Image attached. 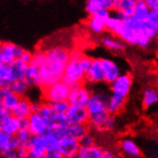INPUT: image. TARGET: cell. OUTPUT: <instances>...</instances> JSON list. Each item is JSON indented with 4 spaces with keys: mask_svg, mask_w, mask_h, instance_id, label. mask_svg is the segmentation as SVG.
<instances>
[{
    "mask_svg": "<svg viewBox=\"0 0 158 158\" xmlns=\"http://www.w3.org/2000/svg\"><path fill=\"white\" fill-rule=\"evenodd\" d=\"M70 55L71 52L64 46H54L44 51V58L40 66L41 89L62 80Z\"/></svg>",
    "mask_w": 158,
    "mask_h": 158,
    "instance_id": "1",
    "label": "cell"
},
{
    "mask_svg": "<svg viewBox=\"0 0 158 158\" xmlns=\"http://www.w3.org/2000/svg\"><path fill=\"white\" fill-rule=\"evenodd\" d=\"M109 94L105 91H92V95L86 105L88 111V126L97 132L112 131L117 123L115 116L110 114L107 108Z\"/></svg>",
    "mask_w": 158,
    "mask_h": 158,
    "instance_id": "2",
    "label": "cell"
},
{
    "mask_svg": "<svg viewBox=\"0 0 158 158\" xmlns=\"http://www.w3.org/2000/svg\"><path fill=\"white\" fill-rule=\"evenodd\" d=\"M92 61L93 58L89 56L83 55L78 51L71 52L70 59L64 70L62 80L72 87L83 85L85 82L87 70L91 66Z\"/></svg>",
    "mask_w": 158,
    "mask_h": 158,
    "instance_id": "3",
    "label": "cell"
},
{
    "mask_svg": "<svg viewBox=\"0 0 158 158\" xmlns=\"http://www.w3.org/2000/svg\"><path fill=\"white\" fill-rule=\"evenodd\" d=\"M72 86L66 81L60 80L42 89L43 99L46 103L57 101H66L69 97Z\"/></svg>",
    "mask_w": 158,
    "mask_h": 158,
    "instance_id": "4",
    "label": "cell"
},
{
    "mask_svg": "<svg viewBox=\"0 0 158 158\" xmlns=\"http://www.w3.org/2000/svg\"><path fill=\"white\" fill-rule=\"evenodd\" d=\"M133 85V78L129 73H122L109 85L111 94H115L124 98H127Z\"/></svg>",
    "mask_w": 158,
    "mask_h": 158,
    "instance_id": "5",
    "label": "cell"
},
{
    "mask_svg": "<svg viewBox=\"0 0 158 158\" xmlns=\"http://www.w3.org/2000/svg\"><path fill=\"white\" fill-rule=\"evenodd\" d=\"M48 151V142L43 135H33L27 146L28 158H45Z\"/></svg>",
    "mask_w": 158,
    "mask_h": 158,
    "instance_id": "6",
    "label": "cell"
},
{
    "mask_svg": "<svg viewBox=\"0 0 158 158\" xmlns=\"http://www.w3.org/2000/svg\"><path fill=\"white\" fill-rule=\"evenodd\" d=\"M81 148L80 140L70 135H65L60 139L59 150L62 158L77 157Z\"/></svg>",
    "mask_w": 158,
    "mask_h": 158,
    "instance_id": "7",
    "label": "cell"
},
{
    "mask_svg": "<svg viewBox=\"0 0 158 158\" xmlns=\"http://www.w3.org/2000/svg\"><path fill=\"white\" fill-rule=\"evenodd\" d=\"M91 95H92V91L87 86L83 85H79L71 88L67 101L72 106H86Z\"/></svg>",
    "mask_w": 158,
    "mask_h": 158,
    "instance_id": "8",
    "label": "cell"
},
{
    "mask_svg": "<svg viewBox=\"0 0 158 158\" xmlns=\"http://www.w3.org/2000/svg\"><path fill=\"white\" fill-rule=\"evenodd\" d=\"M22 47L12 42H0V61L11 64L18 59Z\"/></svg>",
    "mask_w": 158,
    "mask_h": 158,
    "instance_id": "9",
    "label": "cell"
},
{
    "mask_svg": "<svg viewBox=\"0 0 158 158\" xmlns=\"http://www.w3.org/2000/svg\"><path fill=\"white\" fill-rule=\"evenodd\" d=\"M85 82L89 85H100V83H104L105 81V74L103 67H102V63L100 58H93V61L91 63V66L87 70Z\"/></svg>",
    "mask_w": 158,
    "mask_h": 158,
    "instance_id": "10",
    "label": "cell"
},
{
    "mask_svg": "<svg viewBox=\"0 0 158 158\" xmlns=\"http://www.w3.org/2000/svg\"><path fill=\"white\" fill-rule=\"evenodd\" d=\"M65 116L69 124L88 125L89 117L86 106L70 105L67 112L65 113Z\"/></svg>",
    "mask_w": 158,
    "mask_h": 158,
    "instance_id": "11",
    "label": "cell"
},
{
    "mask_svg": "<svg viewBox=\"0 0 158 158\" xmlns=\"http://www.w3.org/2000/svg\"><path fill=\"white\" fill-rule=\"evenodd\" d=\"M28 123H29V131L32 135H43L50 131L47 122L38 111H34L29 116Z\"/></svg>",
    "mask_w": 158,
    "mask_h": 158,
    "instance_id": "12",
    "label": "cell"
},
{
    "mask_svg": "<svg viewBox=\"0 0 158 158\" xmlns=\"http://www.w3.org/2000/svg\"><path fill=\"white\" fill-rule=\"evenodd\" d=\"M100 60L105 74V81L107 85H110L123 73L122 69L113 60L108 58H100Z\"/></svg>",
    "mask_w": 158,
    "mask_h": 158,
    "instance_id": "13",
    "label": "cell"
},
{
    "mask_svg": "<svg viewBox=\"0 0 158 158\" xmlns=\"http://www.w3.org/2000/svg\"><path fill=\"white\" fill-rule=\"evenodd\" d=\"M120 152L125 157L139 158L143 156V152L140 146L131 138H124L119 143Z\"/></svg>",
    "mask_w": 158,
    "mask_h": 158,
    "instance_id": "14",
    "label": "cell"
},
{
    "mask_svg": "<svg viewBox=\"0 0 158 158\" xmlns=\"http://www.w3.org/2000/svg\"><path fill=\"white\" fill-rule=\"evenodd\" d=\"M119 0H86L85 1V12L88 15H93L101 9L113 12L118 4Z\"/></svg>",
    "mask_w": 158,
    "mask_h": 158,
    "instance_id": "15",
    "label": "cell"
},
{
    "mask_svg": "<svg viewBox=\"0 0 158 158\" xmlns=\"http://www.w3.org/2000/svg\"><path fill=\"white\" fill-rule=\"evenodd\" d=\"M101 45L109 52L120 53L123 52L126 48V43L118 36L114 35H105L100 40Z\"/></svg>",
    "mask_w": 158,
    "mask_h": 158,
    "instance_id": "16",
    "label": "cell"
},
{
    "mask_svg": "<svg viewBox=\"0 0 158 158\" xmlns=\"http://www.w3.org/2000/svg\"><path fill=\"white\" fill-rule=\"evenodd\" d=\"M0 129L10 136H15L20 129V119L15 117L12 112L0 122Z\"/></svg>",
    "mask_w": 158,
    "mask_h": 158,
    "instance_id": "17",
    "label": "cell"
},
{
    "mask_svg": "<svg viewBox=\"0 0 158 158\" xmlns=\"http://www.w3.org/2000/svg\"><path fill=\"white\" fill-rule=\"evenodd\" d=\"M137 0H119L117 7L112 12L121 18H128L133 16L136 9Z\"/></svg>",
    "mask_w": 158,
    "mask_h": 158,
    "instance_id": "18",
    "label": "cell"
},
{
    "mask_svg": "<svg viewBox=\"0 0 158 158\" xmlns=\"http://www.w3.org/2000/svg\"><path fill=\"white\" fill-rule=\"evenodd\" d=\"M34 112L33 102L28 98L21 97L17 106L12 110V114H14L18 119H27Z\"/></svg>",
    "mask_w": 158,
    "mask_h": 158,
    "instance_id": "19",
    "label": "cell"
},
{
    "mask_svg": "<svg viewBox=\"0 0 158 158\" xmlns=\"http://www.w3.org/2000/svg\"><path fill=\"white\" fill-rule=\"evenodd\" d=\"M25 81L28 83V85L31 87H40L41 86V77H40V66L35 65L34 63L28 64L25 76Z\"/></svg>",
    "mask_w": 158,
    "mask_h": 158,
    "instance_id": "20",
    "label": "cell"
},
{
    "mask_svg": "<svg viewBox=\"0 0 158 158\" xmlns=\"http://www.w3.org/2000/svg\"><path fill=\"white\" fill-rule=\"evenodd\" d=\"M126 103H127V98L121 97L115 94H111L110 93L107 101V108L110 114L116 116L120 112H122V110L125 108Z\"/></svg>",
    "mask_w": 158,
    "mask_h": 158,
    "instance_id": "21",
    "label": "cell"
},
{
    "mask_svg": "<svg viewBox=\"0 0 158 158\" xmlns=\"http://www.w3.org/2000/svg\"><path fill=\"white\" fill-rule=\"evenodd\" d=\"M141 103L145 109L152 108V106L158 105V90L152 87L145 88L142 92Z\"/></svg>",
    "mask_w": 158,
    "mask_h": 158,
    "instance_id": "22",
    "label": "cell"
},
{
    "mask_svg": "<svg viewBox=\"0 0 158 158\" xmlns=\"http://www.w3.org/2000/svg\"><path fill=\"white\" fill-rule=\"evenodd\" d=\"M20 98L21 97L15 94L14 91H12L10 87L3 88V96H2L1 105L12 112V110L17 106Z\"/></svg>",
    "mask_w": 158,
    "mask_h": 158,
    "instance_id": "23",
    "label": "cell"
},
{
    "mask_svg": "<svg viewBox=\"0 0 158 158\" xmlns=\"http://www.w3.org/2000/svg\"><path fill=\"white\" fill-rule=\"evenodd\" d=\"M104 148L98 146L97 144L87 146V147H81L78 156L79 158H103Z\"/></svg>",
    "mask_w": 158,
    "mask_h": 158,
    "instance_id": "24",
    "label": "cell"
},
{
    "mask_svg": "<svg viewBox=\"0 0 158 158\" xmlns=\"http://www.w3.org/2000/svg\"><path fill=\"white\" fill-rule=\"evenodd\" d=\"M89 126L83 124H69L66 127H63V133L65 135H70L75 138L80 139L89 131Z\"/></svg>",
    "mask_w": 158,
    "mask_h": 158,
    "instance_id": "25",
    "label": "cell"
},
{
    "mask_svg": "<svg viewBox=\"0 0 158 158\" xmlns=\"http://www.w3.org/2000/svg\"><path fill=\"white\" fill-rule=\"evenodd\" d=\"M86 26L89 31L95 35H102L106 31V21L96 16L88 15V18L86 20Z\"/></svg>",
    "mask_w": 158,
    "mask_h": 158,
    "instance_id": "26",
    "label": "cell"
},
{
    "mask_svg": "<svg viewBox=\"0 0 158 158\" xmlns=\"http://www.w3.org/2000/svg\"><path fill=\"white\" fill-rule=\"evenodd\" d=\"M14 81L10 64H6L0 61V87H9Z\"/></svg>",
    "mask_w": 158,
    "mask_h": 158,
    "instance_id": "27",
    "label": "cell"
},
{
    "mask_svg": "<svg viewBox=\"0 0 158 158\" xmlns=\"http://www.w3.org/2000/svg\"><path fill=\"white\" fill-rule=\"evenodd\" d=\"M124 19L121 18L120 16L116 15L115 14H111V15L107 18V20L106 21V31L114 35H118V33L121 29V27L123 25Z\"/></svg>",
    "mask_w": 158,
    "mask_h": 158,
    "instance_id": "28",
    "label": "cell"
},
{
    "mask_svg": "<svg viewBox=\"0 0 158 158\" xmlns=\"http://www.w3.org/2000/svg\"><path fill=\"white\" fill-rule=\"evenodd\" d=\"M10 66H11L14 81L18 80V79H24L25 72H26V69L28 66L27 63L23 62L20 60H15V61H13L10 64Z\"/></svg>",
    "mask_w": 158,
    "mask_h": 158,
    "instance_id": "29",
    "label": "cell"
},
{
    "mask_svg": "<svg viewBox=\"0 0 158 158\" xmlns=\"http://www.w3.org/2000/svg\"><path fill=\"white\" fill-rule=\"evenodd\" d=\"M9 87H10V89L14 91L15 94H17L20 97H24L30 88V86L28 85V83L25 81L24 79H18V80L13 81Z\"/></svg>",
    "mask_w": 158,
    "mask_h": 158,
    "instance_id": "30",
    "label": "cell"
},
{
    "mask_svg": "<svg viewBox=\"0 0 158 158\" xmlns=\"http://www.w3.org/2000/svg\"><path fill=\"white\" fill-rule=\"evenodd\" d=\"M151 9L146 4L145 0H137L136 3V9L135 13L133 15V17L139 20H145L150 14Z\"/></svg>",
    "mask_w": 158,
    "mask_h": 158,
    "instance_id": "31",
    "label": "cell"
},
{
    "mask_svg": "<svg viewBox=\"0 0 158 158\" xmlns=\"http://www.w3.org/2000/svg\"><path fill=\"white\" fill-rule=\"evenodd\" d=\"M147 26L152 30V32L158 38V11L151 10L148 17L145 19Z\"/></svg>",
    "mask_w": 158,
    "mask_h": 158,
    "instance_id": "32",
    "label": "cell"
},
{
    "mask_svg": "<svg viewBox=\"0 0 158 158\" xmlns=\"http://www.w3.org/2000/svg\"><path fill=\"white\" fill-rule=\"evenodd\" d=\"M52 109L55 111L57 114H65L70 106V104L68 101H57V102H51L48 103Z\"/></svg>",
    "mask_w": 158,
    "mask_h": 158,
    "instance_id": "33",
    "label": "cell"
},
{
    "mask_svg": "<svg viewBox=\"0 0 158 158\" xmlns=\"http://www.w3.org/2000/svg\"><path fill=\"white\" fill-rule=\"evenodd\" d=\"M32 133L30 132V131L28 128H20L19 131H18L15 135L16 139L19 142V144L23 147H26L29 144L31 138H32Z\"/></svg>",
    "mask_w": 158,
    "mask_h": 158,
    "instance_id": "34",
    "label": "cell"
},
{
    "mask_svg": "<svg viewBox=\"0 0 158 158\" xmlns=\"http://www.w3.org/2000/svg\"><path fill=\"white\" fill-rule=\"evenodd\" d=\"M12 137L13 136L6 134L0 129V156H2L8 151V148H10Z\"/></svg>",
    "mask_w": 158,
    "mask_h": 158,
    "instance_id": "35",
    "label": "cell"
},
{
    "mask_svg": "<svg viewBox=\"0 0 158 158\" xmlns=\"http://www.w3.org/2000/svg\"><path fill=\"white\" fill-rule=\"evenodd\" d=\"M79 140H80L81 147H87V146H91V145L96 144L95 143V137L93 136V134H91L89 131L87 133H85V135H82Z\"/></svg>",
    "mask_w": 158,
    "mask_h": 158,
    "instance_id": "36",
    "label": "cell"
},
{
    "mask_svg": "<svg viewBox=\"0 0 158 158\" xmlns=\"http://www.w3.org/2000/svg\"><path fill=\"white\" fill-rule=\"evenodd\" d=\"M33 55H34V53H31L30 51L22 49V51H21L19 57H18L17 60H20L27 64H30L32 62V60H33Z\"/></svg>",
    "mask_w": 158,
    "mask_h": 158,
    "instance_id": "37",
    "label": "cell"
},
{
    "mask_svg": "<svg viewBox=\"0 0 158 158\" xmlns=\"http://www.w3.org/2000/svg\"><path fill=\"white\" fill-rule=\"evenodd\" d=\"M10 113H11V111H9L6 107H4L2 105H0V122Z\"/></svg>",
    "mask_w": 158,
    "mask_h": 158,
    "instance_id": "38",
    "label": "cell"
},
{
    "mask_svg": "<svg viewBox=\"0 0 158 158\" xmlns=\"http://www.w3.org/2000/svg\"><path fill=\"white\" fill-rule=\"evenodd\" d=\"M114 157H116V155H115L113 151H111V150H104L103 158H114Z\"/></svg>",
    "mask_w": 158,
    "mask_h": 158,
    "instance_id": "39",
    "label": "cell"
},
{
    "mask_svg": "<svg viewBox=\"0 0 158 158\" xmlns=\"http://www.w3.org/2000/svg\"><path fill=\"white\" fill-rule=\"evenodd\" d=\"M2 96H3V88L0 87V105H1L2 102Z\"/></svg>",
    "mask_w": 158,
    "mask_h": 158,
    "instance_id": "40",
    "label": "cell"
},
{
    "mask_svg": "<svg viewBox=\"0 0 158 158\" xmlns=\"http://www.w3.org/2000/svg\"><path fill=\"white\" fill-rule=\"evenodd\" d=\"M156 145H157V147H158V140H156Z\"/></svg>",
    "mask_w": 158,
    "mask_h": 158,
    "instance_id": "41",
    "label": "cell"
}]
</instances>
